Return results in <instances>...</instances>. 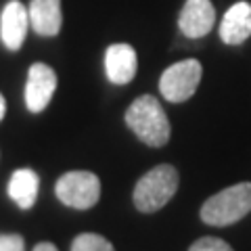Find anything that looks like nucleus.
I'll return each mask as SVG.
<instances>
[{
    "label": "nucleus",
    "instance_id": "obj_1",
    "mask_svg": "<svg viewBox=\"0 0 251 251\" xmlns=\"http://www.w3.org/2000/svg\"><path fill=\"white\" fill-rule=\"evenodd\" d=\"M126 124L134 134L149 147H163L170 140V122L159 105V100L151 94L138 97L126 111Z\"/></svg>",
    "mask_w": 251,
    "mask_h": 251
},
{
    "label": "nucleus",
    "instance_id": "obj_2",
    "mask_svg": "<svg viewBox=\"0 0 251 251\" xmlns=\"http://www.w3.org/2000/svg\"><path fill=\"white\" fill-rule=\"evenodd\" d=\"M251 211V182H241L209 197L201 207V220L209 226H228Z\"/></svg>",
    "mask_w": 251,
    "mask_h": 251
},
{
    "label": "nucleus",
    "instance_id": "obj_3",
    "mask_svg": "<svg viewBox=\"0 0 251 251\" xmlns=\"http://www.w3.org/2000/svg\"><path fill=\"white\" fill-rule=\"evenodd\" d=\"M178 188V172L174 166H157L151 172L138 180L134 188V205L145 211V214H153V211L161 209L166 203L176 195Z\"/></svg>",
    "mask_w": 251,
    "mask_h": 251
},
{
    "label": "nucleus",
    "instance_id": "obj_4",
    "mask_svg": "<svg viewBox=\"0 0 251 251\" xmlns=\"http://www.w3.org/2000/svg\"><path fill=\"white\" fill-rule=\"evenodd\" d=\"M54 191L59 201L65 205L75 209H90L100 197V180L92 172L75 170L61 176Z\"/></svg>",
    "mask_w": 251,
    "mask_h": 251
},
{
    "label": "nucleus",
    "instance_id": "obj_5",
    "mask_svg": "<svg viewBox=\"0 0 251 251\" xmlns=\"http://www.w3.org/2000/svg\"><path fill=\"white\" fill-rule=\"evenodd\" d=\"M203 67L197 59H184L180 63H174L163 72L159 80V90L163 99L170 103H184L195 94L197 86L201 82Z\"/></svg>",
    "mask_w": 251,
    "mask_h": 251
},
{
    "label": "nucleus",
    "instance_id": "obj_6",
    "mask_svg": "<svg viewBox=\"0 0 251 251\" xmlns=\"http://www.w3.org/2000/svg\"><path fill=\"white\" fill-rule=\"evenodd\" d=\"M54 88H57V75L54 72L44 65V63H36L29 67L27 86H25V105L31 113H40L49 107Z\"/></svg>",
    "mask_w": 251,
    "mask_h": 251
},
{
    "label": "nucleus",
    "instance_id": "obj_7",
    "mask_svg": "<svg viewBox=\"0 0 251 251\" xmlns=\"http://www.w3.org/2000/svg\"><path fill=\"white\" fill-rule=\"evenodd\" d=\"M216 21V11L209 0H186L180 13L178 25L186 38H203L209 34Z\"/></svg>",
    "mask_w": 251,
    "mask_h": 251
},
{
    "label": "nucleus",
    "instance_id": "obj_8",
    "mask_svg": "<svg viewBox=\"0 0 251 251\" xmlns=\"http://www.w3.org/2000/svg\"><path fill=\"white\" fill-rule=\"evenodd\" d=\"M27 25H29V11L19 0H11L4 6L2 19H0V36H2V42L6 49L11 50L21 49L27 34Z\"/></svg>",
    "mask_w": 251,
    "mask_h": 251
},
{
    "label": "nucleus",
    "instance_id": "obj_9",
    "mask_svg": "<svg viewBox=\"0 0 251 251\" xmlns=\"http://www.w3.org/2000/svg\"><path fill=\"white\" fill-rule=\"evenodd\" d=\"M105 72L113 84H128L136 75V50L130 44H113L105 52Z\"/></svg>",
    "mask_w": 251,
    "mask_h": 251
},
{
    "label": "nucleus",
    "instance_id": "obj_10",
    "mask_svg": "<svg viewBox=\"0 0 251 251\" xmlns=\"http://www.w3.org/2000/svg\"><path fill=\"white\" fill-rule=\"evenodd\" d=\"M251 36V4L237 2L226 11L220 23V38L226 44H243Z\"/></svg>",
    "mask_w": 251,
    "mask_h": 251
},
{
    "label": "nucleus",
    "instance_id": "obj_11",
    "mask_svg": "<svg viewBox=\"0 0 251 251\" xmlns=\"http://www.w3.org/2000/svg\"><path fill=\"white\" fill-rule=\"evenodd\" d=\"M29 23L40 36H57L63 23L61 0H31Z\"/></svg>",
    "mask_w": 251,
    "mask_h": 251
},
{
    "label": "nucleus",
    "instance_id": "obj_12",
    "mask_svg": "<svg viewBox=\"0 0 251 251\" xmlns=\"http://www.w3.org/2000/svg\"><path fill=\"white\" fill-rule=\"evenodd\" d=\"M38 188H40V178L34 170H17L9 182V197L21 209H29L36 203Z\"/></svg>",
    "mask_w": 251,
    "mask_h": 251
},
{
    "label": "nucleus",
    "instance_id": "obj_13",
    "mask_svg": "<svg viewBox=\"0 0 251 251\" xmlns=\"http://www.w3.org/2000/svg\"><path fill=\"white\" fill-rule=\"evenodd\" d=\"M72 251H115V249H113L111 243H109L105 237H100V234L84 232V234H77L74 239Z\"/></svg>",
    "mask_w": 251,
    "mask_h": 251
},
{
    "label": "nucleus",
    "instance_id": "obj_14",
    "mask_svg": "<svg viewBox=\"0 0 251 251\" xmlns=\"http://www.w3.org/2000/svg\"><path fill=\"white\" fill-rule=\"evenodd\" d=\"M188 251H232V247L222 239L216 237H203L199 241H195Z\"/></svg>",
    "mask_w": 251,
    "mask_h": 251
},
{
    "label": "nucleus",
    "instance_id": "obj_15",
    "mask_svg": "<svg viewBox=\"0 0 251 251\" xmlns=\"http://www.w3.org/2000/svg\"><path fill=\"white\" fill-rule=\"evenodd\" d=\"M0 251H25V243L19 234H0Z\"/></svg>",
    "mask_w": 251,
    "mask_h": 251
},
{
    "label": "nucleus",
    "instance_id": "obj_16",
    "mask_svg": "<svg viewBox=\"0 0 251 251\" xmlns=\"http://www.w3.org/2000/svg\"><path fill=\"white\" fill-rule=\"evenodd\" d=\"M34 251H59V249L54 247L52 243H38V245L34 247Z\"/></svg>",
    "mask_w": 251,
    "mask_h": 251
},
{
    "label": "nucleus",
    "instance_id": "obj_17",
    "mask_svg": "<svg viewBox=\"0 0 251 251\" xmlns=\"http://www.w3.org/2000/svg\"><path fill=\"white\" fill-rule=\"evenodd\" d=\"M4 113H6V103H4V97L0 94V120L4 117Z\"/></svg>",
    "mask_w": 251,
    "mask_h": 251
}]
</instances>
